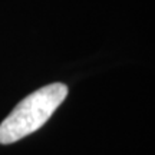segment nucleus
Listing matches in <instances>:
<instances>
[{
    "label": "nucleus",
    "mask_w": 155,
    "mask_h": 155,
    "mask_svg": "<svg viewBox=\"0 0 155 155\" xmlns=\"http://www.w3.org/2000/svg\"><path fill=\"white\" fill-rule=\"evenodd\" d=\"M66 95V85L52 83L26 96L0 124V144H13L43 127Z\"/></svg>",
    "instance_id": "f257e3e1"
}]
</instances>
